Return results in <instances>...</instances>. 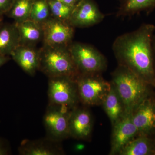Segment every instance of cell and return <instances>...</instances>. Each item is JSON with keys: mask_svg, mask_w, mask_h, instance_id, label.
I'll use <instances>...</instances> for the list:
<instances>
[{"mask_svg": "<svg viewBox=\"0 0 155 155\" xmlns=\"http://www.w3.org/2000/svg\"><path fill=\"white\" fill-rule=\"evenodd\" d=\"M154 25H140L135 30L119 35L112 49L119 65L126 67L145 81L155 78L153 39Z\"/></svg>", "mask_w": 155, "mask_h": 155, "instance_id": "6da1fadb", "label": "cell"}, {"mask_svg": "<svg viewBox=\"0 0 155 155\" xmlns=\"http://www.w3.org/2000/svg\"><path fill=\"white\" fill-rule=\"evenodd\" d=\"M39 70L49 78L68 76L76 79L79 75L69 46L43 44L40 49Z\"/></svg>", "mask_w": 155, "mask_h": 155, "instance_id": "7a4b0ae2", "label": "cell"}, {"mask_svg": "<svg viewBox=\"0 0 155 155\" xmlns=\"http://www.w3.org/2000/svg\"><path fill=\"white\" fill-rule=\"evenodd\" d=\"M146 82L130 69L121 65L114 72L113 84L125 112H133L144 100L147 93Z\"/></svg>", "mask_w": 155, "mask_h": 155, "instance_id": "3957f363", "label": "cell"}, {"mask_svg": "<svg viewBox=\"0 0 155 155\" xmlns=\"http://www.w3.org/2000/svg\"><path fill=\"white\" fill-rule=\"evenodd\" d=\"M69 49L79 75L99 74L105 69V58L91 45L72 42Z\"/></svg>", "mask_w": 155, "mask_h": 155, "instance_id": "277c9868", "label": "cell"}, {"mask_svg": "<svg viewBox=\"0 0 155 155\" xmlns=\"http://www.w3.org/2000/svg\"><path fill=\"white\" fill-rule=\"evenodd\" d=\"M48 94L49 105L72 109L79 101L76 79L68 76L48 78Z\"/></svg>", "mask_w": 155, "mask_h": 155, "instance_id": "5b68a950", "label": "cell"}, {"mask_svg": "<svg viewBox=\"0 0 155 155\" xmlns=\"http://www.w3.org/2000/svg\"><path fill=\"white\" fill-rule=\"evenodd\" d=\"M99 74H80L76 79L79 101L93 105L104 102L112 85Z\"/></svg>", "mask_w": 155, "mask_h": 155, "instance_id": "8992f818", "label": "cell"}, {"mask_svg": "<svg viewBox=\"0 0 155 155\" xmlns=\"http://www.w3.org/2000/svg\"><path fill=\"white\" fill-rule=\"evenodd\" d=\"M72 110L64 106L48 105L43 119L46 137L62 142L70 136L69 120Z\"/></svg>", "mask_w": 155, "mask_h": 155, "instance_id": "52a82bcc", "label": "cell"}, {"mask_svg": "<svg viewBox=\"0 0 155 155\" xmlns=\"http://www.w3.org/2000/svg\"><path fill=\"white\" fill-rule=\"evenodd\" d=\"M42 25L43 44L68 46L72 42L75 28L69 22L51 17Z\"/></svg>", "mask_w": 155, "mask_h": 155, "instance_id": "ba28073f", "label": "cell"}, {"mask_svg": "<svg viewBox=\"0 0 155 155\" xmlns=\"http://www.w3.org/2000/svg\"><path fill=\"white\" fill-rule=\"evenodd\" d=\"M105 15L93 0H81L74 7L68 22L74 28H86L99 24Z\"/></svg>", "mask_w": 155, "mask_h": 155, "instance_id": "9c48e42d", "label": "cell"}, {"mask_svg": "<svg viewBox=\"0 0 155 155\" xmlns=\"http://www.w3.org/2000/svg\"><path fill=\"white\" fill-rule=\"evenodd\" d=\"M111 153H119L126 144L133 139L138 130L133 123L132 112H125L114 124Z\"/></svg>", "mask_w": 155, "mask_h": 155, "instance_id": "30bf717a", "label": "cell"}, {"mask_svg": "<svg viewBox=\"0 0 155 155\" xmlns=\"http://www.w3.org/2000/svg\"><path fill=\"white\" fill-rule=\"evenodd\" d=\"M19 152L22 155H60L64 153L61 142L47 137L23 140L19 147Z\"/></svg>", "mask_w": 155, "mask_h": 155, "instance_id": "8fae6325", "label": "cell"}, {"mask_svg": "<svg viewBox=\"0 0 155 155\" xmlns=\"http://www.w3.org/2000/svg\"><path fill=\"white\" fill-rule=\"evenodd\" d=\"M10 56L28 75L33 76L39 70L40 49H37L35 46L20 45Z\"/></svg>", "mask_w": 155, "mask_h": 155, "instance_id": "7c38bea8", "label": "cell"}, {"mask_svg": "<svg viewBox=\"0 0 155 155\" xmlns=\"http://www.w3.org/2000/svg\"><path fill=\"white\" fill-rule=\"evenodd\" d=\"M91 128V118L89 112L76 107L72 109L69 116L70 136L78 139H86L89 136Z\"/></svg>", "mask_w": 155, "mask_h": 155, "instance_id": "4fadbf2b", "label": "cell"}, {"mask_svg": "<svg viewBox=\"0 0 155 155\" xmlns=\"http://www.w3.org/2000/svg\"><path fill=\"white\" fill-rule=\"evenodd\" d=\"M134 110L132 120L138 133H146L155 128V105L153 102L143 100Z\"/></svg>", "mask_w": 155, "mask_h": 155, "instance_id": "5bb4252c", "label": "cell"}, {"mask_svg": "<svg viewBox=\"0 0 155 155\" xmlns=\"http://www.w3.org/2000/svg\"><path fill=\"white\" fill-rule=\"evenodd\" d=\"M15 23L19 32L20 45L35 46L43 40L44 31L41 24L30 19Z\"/></svg>", "mask_w": 155, "mask_h": 155, "instance_id": "9a60e30c", "label": "cell"}, {"mask_svg": "<svg viewBox=\"0 0 155 155\" xmlns=\"http://www.w3.org/2000/svg\"><path fill=\"white\" fill-rule=\"evenodd\" d=\"M20 45L19 32L15 22L0 25V54L10 56Z\"/></svg>", "mask_w": 155, "mask_h": 155, "instance_id": "2e32d148", "label": "cell"}, {"mask_svg": "<svg viewBox=\"0 0 155 155\" xmlns=\"http://www.w3.org/2000/svg\"><path fill=\"white\" fill-rule=\"evenodd\" d=\"M155 8V0H120L117 17H131L143 11L149 13Z\"/></svg>", "mask_w": 155, "mask_h": 155, "instance_id": "e0dca14e", "label": "cell"}, {"mask_svg": "<svg viewBox=\"0 0 155 155\" xmlns=\"http://www.w3.org/2000/svg\"><path fill=\"white\" fill-rule=\"evenodd\" d=\"M104 108L108 116L114 124L122 116V101L115 88L112 86L110 91L104 101Z\"/></svg>", "mask_w": 155, "mask_h": 155, "instance_id": "ac0fdd59", "label": "cell"}, {"mask_svg": "<svg viewBox=\"0 0 155 155\" xmlns=\"http://www.w3.org/2000/svg\"><path fill=\"white\" fill-rule=\"evenodd\" d=\"M34 0H14L11 8L6 13L8 17L14 19V22L19 23L28 20Z\"/></svg>", "mask_w": 155, "mask_h": 155, "instance_id": "d6986e66", "label": "cell"}, {"mask_svg": "<svg viewBox=\"0 0 155 155\" xmlns=\"http://www.w3.org/2000/svg\"><path fill=\"white\" fill-rule=\"evenodd\" d=\"M151 151V146L148 139L139 137L129 141L119 152L122 155H146Z\"/></svg>", "mask_w": 155, "mask_h": 155, "instance_id": "ffe728a7", "label": "cell"}, {"mask_svg": "<svg viewBox=\"0 0 155 155\" xmlns=\"http://www.w3.org/2000/svg\"><path fill=\"white\" fill-rule=\"evenodd\" d=\"M51 17L48 0H34L29 19L42 25Z\"/></svg>", "mask_w": 155, "mask_h": 155, "instance_id": "44dd1931", "label": "cell"}, {"mask_svg": "<svg viewBox=\"0 0 155 155\" xmlns=\"http://www.w3.org/2000/svg\"><path fill=\"white\" fill-rule=\"evenodd\" d=\"M51 17L68 22L74 7L58 0H48Z\"/></svg>", "mask_w": 155, "mask_h": 155, "instance_id": "7402d4cb", "label": "cell"}, {"mask_svg": "<svg viewBox=\"0 0 155 155\" xmlns=\"http://www.w3.org/2000/svg\"><path fill=\"white\" fill-rule=\"evenodd\" d=\"M14 0H0V15L6 14L11 8Z\"/></svg>", "mask_w": 155, "mask_h": 155, "instance_id": "603a6c76", "label": "cell"}, {"mask_svg": "<svg viewBox=\"0 0 155 155\" xmlns=\"http://www.w3.org/2000/svg\"><path fill=\"white\" fill-rule=\"evenodd\" d=\"M68 5L75 7L81 0H58Z\"/></svg>", "mask_w": 155, "mask_h": 155, "instance_id": "cb8c5ba5", "label": "cell"}, {"mask_svg": "<svg viewBox=\"0 0 155 155\" xmlns=\"http://www.w3.org/2000/svg\"><path fill=\"white\" fill-rule=\"evenodd\" d=\"M10 59L9 56H4L0 54V67L6 64L8 61H9Z\"/></svg>", "mask_w": 155, "mask_h": 155, "instance_id": "d4e9b609", "label": "cell"}, {"mask_svg": "<svg viewBox=\"0 0 155 155\" xmlns=\"http://www.w3.org/2000/svg\"><path fill=\"white\" fill-rule=\"evenodd\" d=\"M8 150L4 146L2 143L0 141V155L8 154Z\"/></svg>", "mask_w": 155, "mask_h": 155, "instance_id": "484cf974", "label": "cell"}, {"mask_svg": "<svg viewBox=\"0 0 155 155\" xmlns=\"http://www.w3.org/2000/svg\"><path fill=\"white\" fill-rule=\"evenodd\" d=\"M153 54H155V38L153 37Z\"/></svg>", "mask_w": 155, "mask_h": 155, "instance_id": "4316f807", "label": "cell"}, {"mask_svg": "<svg viewBox=\"0 0 155 155\" xmlns=\"http://www.w3.org/2000/svg\"><path fill=\"white\" fill-rule=\"evenodd\" d=\"M2 16H1L0 15V25L2 24Z\"/></svg>", "mask_w": 155, "mask_h": 155, "instance_id": "83f0119b", "label": "cell"}]
</instances>
